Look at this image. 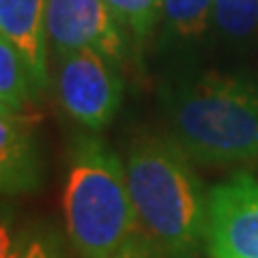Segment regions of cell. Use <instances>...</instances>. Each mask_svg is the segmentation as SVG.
Masks as SVG:
<instances>
[{
  "label": "cell",
  "mask_w": 258,
  "mask_h": 258,
  "mask_svg": "<svg viewBox=\"0 0 258 258\" xmlns=\"http://www.w3.org/2000/svg\"><path fill=\"white\" fill-rule=\"evenodd\" d=\"M125 170L138 224L164 258H200L207 249V191L181 144L151 132L134 136Z\"/></svg>",
  "instance_id": "obj_1"
},
{
  "label": "cell",
  "mask_w": 258,
  "mask_h": 258,
  "mask_svg": "<svg viewBox=\"0 0 258 258\" xmlns=\"http://www.w3.org/2000/svg\"><path fill=\"white\" fill-rule=\"evenodd\" d=\"M170 136L203 166L258 159V82L205 71L174 78L161 88Z\"/></svg>",
  "instance_id": "obj_2"
},
{
  "label": "cell",
  "mask_w": 258,
  "mask_h": 258,
  "mask_svg": "<svg viewBox=\"0 0 258 258\" xmlns=\"http://www.w3.org/2000/svg\"><path fill=\"white\" fill-rule=\"evenodd\" d=\"M62 215L67 237L82 258H108L138 232L125 159L93 132L71 138Z\"/></svg>",
  "instance_id": "obj_3"
},
{
  "label": "cell",
  "mask_w": 258,
  "mask_h": 258,
  "mask_svg": "<svg viewBox=\"0 0 258 258\" xmlns=\"http://www.w3.org/2000/svg\"><path fill=\"white\" fill-rule=\"evenodd\" d=\"M54 56L60 108L86 132H101L112 123L123 103V80L116 64L95 50H74Z\"/></svg>",
  "instance_id": "obj_4"
},
{
  "label": "cell",
  "mask_w": 258,
  "mask_h": 258,
  "mask_svg": "<svg viewBox=\"0 0 258 258\" xmlns=\"http://www.w3.org/2000/svg\"><path fill=\"white\" fill-rule=\"evenodd\" d=\"M209 258H258V176L239 170L207 191Z\"/></svg>",
  "instance_id": "obj_5"
},
{
  "label": "cell",
  "mask_w": 258,
  "mask_h": 258,
  "mask_svg": "<svg viewBox=\"0 0 258 258\" xmlns=\"http://www.w3.org/2000/svg\"><path fill=\"white\" fill-rule=\"evenodd\" d=\"M45 28L54 54L95 50L116 67L129 58V35L106 0H47Z\"/></svg>",
  "instance_id": "obj_6"
},
{
  "label": "cell",
  "mask_w": 258,
  "mask_h": 258,
  "mask_svg": "<svg viewBox=\"0 0 258 258\" xmlns=\"http://www.w3.org/2000/svg\"><path fill=\"white\" fill-rule=\"evenodd\" d=\"M39 120L41 114L35 112V106L22 112H0V187L5 196H24L41 187Z\"/></svg>",
  "instance_id": "obj_7"
},
{
  "label": "cell",
  "mask_w": 258,
  "mask_h": 258,
  "mask_svg": "<svg viewBox=\"0 0 258 258\" xmlns=\"http://www.w3.org/2000/svg\"><path fill=\"white\" fill-rule=\"evenodd\" d=\"M47 0H0V37L18 47L32 76L37 95L47 88Z\"/></svg>",
  "instance_id": "obj_8"
},
{
  "label": "cell",
  "mask_w": 258,
  "mask_h": 258,
  "mask_svg": "<svg viewBox=\"0 0 258 258\" xmlns=\"http://www.w3.org/2000/svg\"><path fill=\"white\" fill-rule=\"evenodd\" d=\"M0 258H67L64 237L50 222H28L9 230L5 220Z\"/></svg>",
  "instance_id": "obj_9"
},
{
  "label": "cell",
  "mask_w": 258,
  "mask_h": 258,
  "mask_svg": "<svg viewBox=\"0 0 258 258\" xmlns=\"http://www.w3.org/2000/svg\"><path fill=\"white\" fill-rule=\"evenodd\" d=\"M37 88L32 76L9 39L0 37V112H22L35 106Z\"/></svg>",
  "instance_id": "obj_10"
},
{
  "label": "cell",
  "mask_w": 258,
  "mask_h": 258,
  "mask_svg": "<svg viewBox=\"0 0 258 258\" xmlns=\"http://www.w3.org/2000/svg\"><path fill=\"white\" fill-rule=\"evenodd\" d=\"M215 0H161L164 35L176 43L198 41L213 24Z\"/></svg>",
  "instance_id": "obj_11"
},
{
  "label": "cell",
  "mask_w": 258,
  "mask_h": 258,
  "mask_svg": "<svg viewBox=\"0 0 258 258\" xmlns=\"http://www.w3.org/2000/svg\"><path fill=\"white\" fill-rule=\"evenodd\" d=\"M213 26L224 41L247 43L258 32V0H215Z\"/></svg>",
  "instance_id": "obj_12"
},
{
  "label": "cell",
  "mask_w": 258,
  "mask_h": 258,
  "mask_svg": "<svg viewBox=\"0 0 258 258\" xmlns=\"http://www.w3.org/2000/svg\"><path fill=\"white\" fill-rule=\"evenodd\" d=\"M132 41L144 43L161 15V0H106Z\"/></svg>",
  "instance_id": "obj_13"
},
{
  "label": "cell",
  "mask_w": 258,
  "mask_h": 258,
  "mask_svg": "<svg viewBox=\"0 0 258 258\" xmlns=\"http://www.w3.org/2000/svg\"><path fill=\"white\" fill-rule=\"evenodd\" d=\"M108 258H164V254L144 232H136Z\"/></svg>",
  "instance_id": "obj_14"
}]
</instances>
